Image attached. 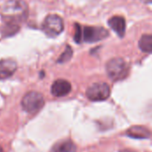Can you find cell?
I'll return each instance as SVG.
<instances>
[{
  "instance_id": "cell-1",
  "label": "cell",
  "mask_w": 152,
  "mask_h": 152,
  "mask_svg": "<svg viewBox=\"0 0 152 152\" xmlns=\"http://www.w3.org/2000/svg\"><path fill=\"white\" fill-rule=\"evenodd\" d=\"M1 16L5 25V30L11 35L16 32L20 25L27 20L28 6L23 0H8L2 8Z\"/></svg>"
},
{
  "instance_id": "cell-2",
  "label": "cell",
  "mask_w": 152,
  "mask_h": 152,
  "mask_svg": "<svg viewBox=\"0 0 152 152\" xmlns=\"http://www.w3.org/2000/svg\"><path fill=\"white\" fill-rule=\"evenodd\" d=\"M108 76L114 81L125 79L129 73V65L122 58H113L107 62Z\"/></svg>"
},
{
  "instance_id": "cell-3",
  "label": "cell",
  "mask_w": 152,
  "mask_h": 152,
  "mask_svg": "<svg viewBox=\"0 0 152 152\" xmlns=\"http://www.w3.org/2000/svg\"><path fill=\"white\" fill-rule=\"evenodd\" d=\"M44 105H45L44 96L40 93L35 91L27 93L21 100L22 109L29 114L37 113L44 107Z\"/></svg>"
},
{
  "instance_id": "cell-4",
  "label": "cell",
  "mask_w": 152,
  "mask_h": 152,
  "mask_svg": "<svg viewBox=\"0 0 152 152\" xmlns=\"http://www.w3.org/2000/svg\"><path fill=\"white\" fill-rule=\"evenodd\" d=\"M42 28L46 35L50 37H56L63 31V20L56 14H49L45 19Z\"/></svg>"
},
{
  "instance_id": "cell-5",
  "label": "cell",
  "mask_w": 152,
  "mask_h": 152,
  "mask_svg": "<svg viewBox=\"0 0 152 152\" xmlns=\"http://www.w3.org/2000/svg\"><path fill=\"white\" fill-rule=\"evenodd\" d=\"M110 95V88L107 83H94L86 90V96L93 102H101L107 100Z\"/></svg>"
},
{
  "instance_id": "cell-6",
  "label": "cell",
  "mask_w": 152,
  "mask_h": 152,
  "mask_svg": "<svg viewBox=\"0 0 152 152\" xmlns=\"http://www.w3.org/2000/svg\"><path fill=\"white\" fill-rule=\"evenodd\" d=\"M109 31L102 27H85L81 29V40L88 43H94L106 38Z\"/></svg>"
},
{
  "instance_id": "cell-7",
  "label": "cell",
  "mask_w": 152,
  "mask_h": 152,
  "mask_svg": "<svg viewBox=\"0 0 152 152\" xmlns=\"http://www.w3.org/2000/svg\"><path fill=\"white\" fill-rule=\"evenodd\" d=\"M71 91V85L65 79H58L51 86V94L55 97H63Z\"/></svg>"
},
{
  "instance_id": "cell-8",
  "label": "cell",
  "mask_w": 152,
  "mask_h": 152,
  "mask_svg": "<svg viewBox=\"0 0 152 152\" xmlns=\"http://www.w3.org/2000/svg\"><path fill=\"white\" fill-rule=\"evenodd\" d=\"M17 69V63L12 59L0 61V79H6L12 77Z\"/></svg>"
},
{
  "instance_id": "cell-9",
  "label": "cell",
  "mask_w": 152,
  "mask_h": 152,
  "mask_svg": "<svg viewBox=\"0 0 152 152\" xmlns=\"http://www.w3.org/2000/svg\"><path fill=\"white\" fill-rule=\"evenodd\" d=\"M109 26L120 37H123L126 34V20L122 16H113L109 20Z\"/></svg>"
},
{
  "instance_id": "cell-10",
  "label": "cell",
  "mask_w": 152,
  "mask_h": 152,
  "mask_svg": "<svg viewBox=\"0 0 152 152\" xmlns=\"http://www.w3.org/2000/svg\"><path fill=\"white\" fill-rule=\"evenodd\" d=\"M126 134L132 138H136V139H147L151 137L150 130L141 126H135L129 128L126 132Z\"/></svg>"
},
{
  "instance_id": "cell-11",
  "label": "cell",
  "mask_w": 152,
  "mask_h": 152,
  "mask_svg": "<svg viewBox=\"0 0 152 152\" xmlns=\"http://www.w3.org/2000/svg\"><path fill=\"white\" fill-rule=\"evenodd\" d=\"M76 145L70 140H64L56 143L50 152H76Z\"/></svg>"
},
{
  "instance_id": "cell-12",
  "label": "cell",
  "mask_w": 152,
  "mask_h": 152,
  "mask_svg": "<svg viewBox=\"0 0 152 152\" xmlns=\"http://www.w3.org/2000/svg\"><path fill=\"white\" fill-rule=\"evenodd\" d=\"M140 49L144 53H151L152 50V36L151 34H145L142 37L139 42Z\"/></svg>"
},
{
  "instance_id": "cell-13",
  "label": "cell",
  "mask_w": 152,
  "mask_h": 152,
  "mask_svg": "<svg viewBox=\"0 0 152 152\" xmlns=\"http://www.w3.org/2000/svg\"><path fill=\"white\" fill-rule=\"evenodd\" d=\"M72 54H73V51H72L71 47H70L69 45H67V47H66L64 53L60 56V58H59V60H58V62H60V63H64V62L69 61V60L71 59V57H72Z\"/></svg>"
},
{
  "instance_id": "cell-14",
  "label": "cell",
  "mask_w": 152,
  "mask_h": 152,
  "mask_svg": "<svg viewBox=\"0 0 152 152\" xmlns=\"http://www.w3.org/2000/svg\"><path fill=\"white\" fill-rule=\"evenodd\" d=\"M75 26H76V32H75V36H74V39H75V41L77 43V44H79L82 40H81V29H82V28H81V26L79 25V24H75Z\"/></svg>"
},
{
  "instance_id": "cell-15",
  "label": "cell",
  "mask_w": 152,
  "mask_h": 152,
  "mask_svg": "<svg viewBox=\"0 0 152 152\" xmlns=\"http://www.w3.org/2000/svg\"><path fill=\"white\" fill-rule=\"evenodd\" d=\"M152 0H142V2H144V3H147V4H151V3Z\"/></svg>"
},
{
  "instance_id": "cell-16",
  "label": "cell",
  "mask_w": 152,
  "mask_h": 152,
  "mask_svg": "<svg viewBox=\"0 0 152 152\" xmlns=\"http://www.w3.org/2000/svg\"><path fill=\"white\" fill-rule=\"evenodd\" d=\"M0 152H4L3 151V149L1 148V146H0Z\"/></svg>"
}]
</instances>
